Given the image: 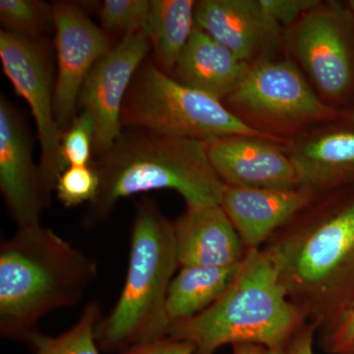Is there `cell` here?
I'll use <instances>...</instances> for the list:
<instances>
[{
	"label": "cell",
	"mask_w": 354,
	"mask_h": 354,
	"mask_svg": "<svg viewBox=\"0 0 354 354\" xmlns=\"http://www.w3.org/2000/svg\"><path fill=\"white\" fill-rule=\"evenodd\" d=\"M100 178L97 197L83 216L84 227L109 220L124 198L169 189L186 207L221 205L225 184L209 162L205 142L130 129L92 162Z\"/></svg>",
	"instance_id": "1"
},
{
	"label": "cell",
	"mask_w": 354,
	"mask_h": 354,
	"mask_svg": "<svg viewBox=\"0 0 354 354\" xmlns=\"http://www.w3.org/2000/svg\"><path fill=\"white\" fill-rule=\"evenodd\" d=\"M97 276V261L53 230L18 227L0 245V335L29 342L41 318L76 306Z\"/></svg>",
	"instance_id": "2"
},
{
	"label": "cell",
	"mask_w": 354,
	"mask_h": 354,
	"mask_svg": "<svg viewBox=\"0 0 354 354\" xmlns=\"http://www.w3.org/2000/svg\"><path fill=\"white\" fill-rule=\"evenodd\" d=\"M306 321L264 247L248 250L232 285L215 304L197 316L171 323L167 335L190 342L195 354H215L228 344L272 349Z\"/></svg>",
	"instance_id": "3"
},
{
	"label": "cell",
	"mask_w": 354,
	"mask_h": 354,
	"mask_svg": "<svg viewBox=\"0 0 354 354\" xmlns=\"http://www.w3.org/2000/svg\"><path fill=\"white\" fill-rule=\"evenodd\" d=\"M177 268L174 223L153 199L143 198L135 208L122 290L95 330L100 351L118 353L169 335L167 293Z\"/></svg>",
	"instance_id": "4"
},
{
	"label": "cell",
	"mask_w": 354,
	"mask_h": 354,
	"mask_svg": "<svg viewBox=\"0 0 354 354\" xmlns=\"http://www.w3.org/2000/svg\"><path fill=\"white\" fill-rule=\"evenodd\" d=\"M265 248L291 301L318 328L353 274L354 201L269 241Z\"/></svg>",
	"instance_id": "5"
},
{
	"label": "cell",
	"mask_w": 354,
	"mask_h": 354,
	"mask_svg": "<svg viewBox=\"0 0 354 354\" xmlns=\"http://www.w3.org/2000/svg\"><path fill=\"white\" fill-rule=\"evenodd\" d=\"M121 122L128 129L205 143L230 136L279 142L278 137L247 124L213 95L177 82L153 62H144L135 74L123 104Z\"/></svg>",
	"instance_id": "6"
},
{
	"label": "cell",
	"mask_w": 354,
	"mask_h": 354,
	"mask_svg": "<svg viewBox=\"0 0 354 354\" xmlns=\"http://www.w3.org/2000/svg\"><path fill=\"white\" fill-rule=\"evenodd\" d=\"M0 60L16 94L31 109L41 147V179L50 195L66 167L60 153L62 132L55 120V77L50 53L41 39L0 31Z\"/></svg>",
	"instance_id": "7"
},
{
	"label": "cell",
	"mask_w": 354,
	"mask_h": 354,
	"mask_svg": "<svg viewBox=\"0 0 354 354\" xmlns=\"http://www.w3.org/2000/svg\"><path fill=\"white\" fill-rule=\"evenodd\" d=\"M227 101L242 113L276 127H299L335 116L290 60L254 62Z\"/></svg>",
	"instance_id": "8"
},
{
	"label": "cell",
	"mask_w": 354,
	"mask_h": 354,
	"mask_svg": "<svg viewBox=\"0 0 354 354\" xmlns=\"http://www.w3.org/2000/svg\"><path fill=\"white\" fill-rule=\"evenodd\" d=\"M53 11L57 60L55 115L64 133L75 118L81 88L91 70L113 46L108 32L79 4L53 2Z\"/></svg>",
	"instance_id": "9"
},
{
	"label": "cell",
	"mask_w": 354,
	"mask_h": 354,
	"mask_svg": "<svg viewBox=\"0 0 354 354\" xmlns=\"http://www.w3.org/2000/svg\"><path fill=\"white\" fill-rule=\"evenodd\" d=\"M150 50L144 32L123 37L95 64L81 88L78 106L94 122L97 157L108 152L122 134L123 104L133 78Z\"/></svg>",
	"instance_id": "10"
},
{
	"label": "cell",
	"mask_w": 354,
	"mask_h": 354,
	"mask_svg": "<svg viewBox=\"0 0 354 354\" xmlns=\"http://www.w3.org/2000/svg\"><path fill=\"white\" fill-rule=\"evenodd\" d=\"M32 138L19 109L0 97V192L18 227L39 225L50 195L32 160Z\"/></svg>",
	"instance_id": "11"
},
{
	"label": "cell",
	"mask_w": 354,
	"mask_h": 354,
	"mask_svg": "<svg viewBox=\"0 0 354 354\" xmlns=\"http://www.w3.org/2000/svg\"><path fill=\"white\" fill-rule=\"evenodd\" d=\"M276 142L230 136L206 143L212 167L225 185L295 189L300 187L290 156Z\"/></svg>",
	"instance_id": "12"
},
{
	"label": "cell",
	"mask_w": 354,
	"mask_h": 354,
	"mask_svg": "<svg viewBox=\"0 0 354 354\" xmlns=\"http://www.w3.org/2000/svg\"><path fill=\"white\" fill-rule=\"evenodd\" d=\"M293 50L317 87L329 97L348 90L353 75L351 50L337 11L320 4L301 18Z\"/></svg>",
	"instance_id": "13"
},
{
	"label": "cell",
	"mask_w": 354,
	"mask_h": 354,
	"mask_svg": "<svg viewBox=\"0 0 354 354\" xmlns=\"http://www.w3.org/2000/svg\"><path fill=\"white\" fill-rule=\"evenodd\" d=\"M315 191L235 187L225 185L221 207L239 232L247 250L260 249L274 232L315 200Z\"/></svg>",
	"instance_id": "14"
},
{
	"label": "cell",
	"mask_w": 354,
	"mask_h": 354,
	"mask_svg": "<svg viewBox=\"0 0 354 354\" xmlns=\"http://www.w3.org/2000/svg\"><path fill=\"white\" fill-rule=\"evenodd\" d=\"M174 232L179 267H234L248 252L221 205L186 207L174 221Z\"/></svg>",
	"instance_id": "15"
},
{
	"label": "cell",
	"mask_w": 354,
	"mask_h": 354,
	"mask_svg": "<svg viewBox=\"0 0 354 354\" xmlns=\"http://www.w3.org/2000/svg\"><path fill=\"white\" fill-rule=\"evenodd\" d=\"M195 26L249 64L276 39L281 28L259 0L197 1Z\"/></svg>",
	"instance_id": "16"
},
{
	"label": "cell",
	"mask_w": 354,
	"mask_h": 354,
	"mask_svg": "<svg viewBox=\"0 0 354 354\" xmlns=\"http://www.w3.org/2000/svg\"><path fill=\"white\" fill-rule=\"evenodd\" d=\"M250 64L195 26L171 76L221 101L236 90Z\"/></svg>",
	"instance_id": "17"
},
{
	"label": "cell",
	"mask_w": 354,
	"mask_h": 354,
	"mask_svg": "<svg viewBox=\"0 0 354 354\" xmlns=\"http://www.w3.org/2000/svg\"><path fill=\"white\" fill-rule=\"evenodd\" d=\"M300 187L328 189L354 172V132L329 133L307 142L290 156Z\"/></svg>",
	"instance_id": "18"
},
{
	"label": "cell",
	"mask_w": 354,
	"mask_h": 354,
	"mask_svg": "<svg viewBox=\"0 0 354 354\" xmlns=\"http://www.w3.org/2000/svg\"><path fill=\"white\" fill-rule=\"evenodd\" d=\"M241 266L179 267L167 293V314L169 322L187 320L208 309L232 285Z\"/></svg>",
	"instance_id": "19"
},
{
	"label": "cell",
	"mask_w": 354,
	"mask_h": 354,
	"mask_svg": "<svg viewBox=\"0 0 354 354\" xmlns=\"http://www.w3.org/2000/svg\"><path fill=\"white\" fill-rule=\"evenodd\" d=\"M192 0H152L144 32L153 48V64L171 75L195 29Z\"/></svg>",
	"instance_id": "20"
},
{
	"label": "cell",
	"mask_w": 354,
	"mask_h": 354,
	"mask_svg": "<svg viewBox=\"0 0 354 354\" xmlns=\"http://www.w3.org/2000/svg\"><path fill=\"white\" fill-rule=\"evenodd\" d=\"M102 317L97 301L86 305L78 321L64 334L50 337L37 332L28 344L34 354H101L95 330Z\"/></svg>",
	"instance_id": "21"
},
{
	"label": "cell",
	"mask_w": 354,
	"mask_h": 354,
	"mask_svg": "<svg viewBox=\"0 0 354 354\" xmlns=\"http://www.w3.org/2000/svg\"><path fill=\"white\" fill-rule=\"evenodd\" d=\"M1 31L30 39H41L53 29V3L41 0H1Z\"/></svg>",
	"instance_id": "22"
},
{
	"label": "cell",
	"mask_w": 354,
	"mask_h": 354,
	"mask_svg": "<svg viewBox=\"0 0 354 354\" xmlns=\"http://www.w3.org/2000/svg\"><path fill=\"white\" fill-rule=\"evenodd\" d=\"M323 328V348L332 354L354 351V288L333 306L318 328Z\"/></svg>",
	"instance_id": "23"
},
{
	"label": "cell",
	"mask_w": 354,
	"mask_h": 354,
	"mask_svg": "<svg viewBox=\"0 0 354 354\" xmlns=\"http://www.w3.org/2000/svg\"><path fill=\"white\" fill-rule=\"evenodd\" d=\"M151 1L148 0H104L99 9L102 29L122 38L134 32H144Z\"/></svg>",
	"instance_id": "24"
},
{
	"label": "cell",
	"mask_w": 354,
	"mask_h": 354,
	"mask_svg": "<svg viewBox=\"0 0 354 354\" xmlns=\"http://www.w3.org/2000/svg\"><path fill=\"white\" fill-rule=\"evenodd\" d=\"M94 143V122L82 111L62 133L60 153L65 167L92 165Z\"/></svg>",
	"instance_id": "25"
},
{
	"label": "cell",
	"mask_w": 354,
	"mask_h": 354,
	"mask_svg": "<svg viewBox=\"0 0 354 354\" xmlns=\"http://www.w3.org/2000/svg\"><path fill=\"white\" fill-rule=\"evenodd\" d=\"M100 178L92 165L67 167L55 184L58 200L66 208L88 204L97 197Z\"/></svg>",
	"instance_id": "26"
},
{
	"label": "cell",
	"mask_w": 354,
	"mask_h": 354,
	"mask_svg": "<svg viewBox=\"0 0 354 354\" xmlns=\"http://www.w3.org/2000/svg\"><path fill=\"white\" fill-rule=\"evenodd\" d=\"M265 12L281 27L302 18L320 6L318 0H259Z\"/></svg>",
	"instance_id": "27"
},
{
	"label": "cell",
	"mask_w": 354,
	"mask_h": 354,
	"mask_svg": "<svg viewBox=\"0 0 354 354\" xmlns=\"http://www.w3.org/2000/svg\"><path fill=\"white\" fill-rule=\"evenodd\" d=\"M316 329L315 324L307 320L286 342L268 351L269 354H315L313 348Z\"/></svg>",
	"instance_id": "28"
},
{
	"label": "cell",
	"mask_w": 354,
	"mask_h": 354,
	"mask_svg": "<svg viewBox=\"0 0 354 354\" xmlns=\"http://www.w3.org/2000/svg\"><path fill=\"white\" fill-rule=\"evenodd\" d=\"M118 354H195V348L190 342L167 335L155 341L135 344Z\"/></svg>",
	"instance_id": "29"
},
{
	"label": "cell",
	"mask_w": 354,
	"mask_h": 354,
	"mask_svg": "<svg viewBox=\"0 0 354 354\" xmlns=\"http://www.w3.org/2000/svg\"><path fill=\"white\" fill-rule=\"evenodd\" d=\"M232 354H269L265 346L259 344H241L232 346Z\"/></svg>",
	"instance_id": "30"
},
{
	"label": "cell",
	"mask_w": 354,
	"mask_h": 354,
	"mask_svg": "<svg viewBox=\"0 0 354 354\" xmlns=\"http://www.w3.org/2000/svg\"><path fill=\"white\" fill-rule=\"evenodd\" d=\"M353 288H354V272H353V277H351V281H349L348 288H346V290L344 291V295H342V297H344V295H346V293H348L349 291L353 290Z\"/></svg>",
	"instance_id": "31"
},
{
	"label": "cell",
	"mask_w": 354,
	"mask_h": 354,
	"mask_svg": "<svg viewBox=\"0 0 354 354\" xmlns=\"http://www.w3.org/2000/svg\"><path fill=\"white\" fill-rule=\"evenodd\" d=\"M349 6H351V10H353V13L354 15V0H351V1H349Z\"/></svg>",
	"instance_id": "32"
},
{
	"label": "cell",
	"mask_w": 354,
	"mask_h": 354,
	"mask_svg": "<svg viewBox=\"0 0 354 354\" xmlns=\"http://www.w3.org/2000/svg\"><path fill=\"white\" fill-rule=\"evenodd\" d=\"M346 354H354V351H353V353H346Z\"/></svg>",
	"instance_id": "33"
},
{
	"label": "cell",
	"mask_w": 354,
	"mask_h": 354,
	"mask_svg": "<svg viewBox=\"0 0 354 354\" xmlns=\"http://www.w3.org/2000/svg\"></svg>",
	"instance_id": "34"
}]
</instances>
